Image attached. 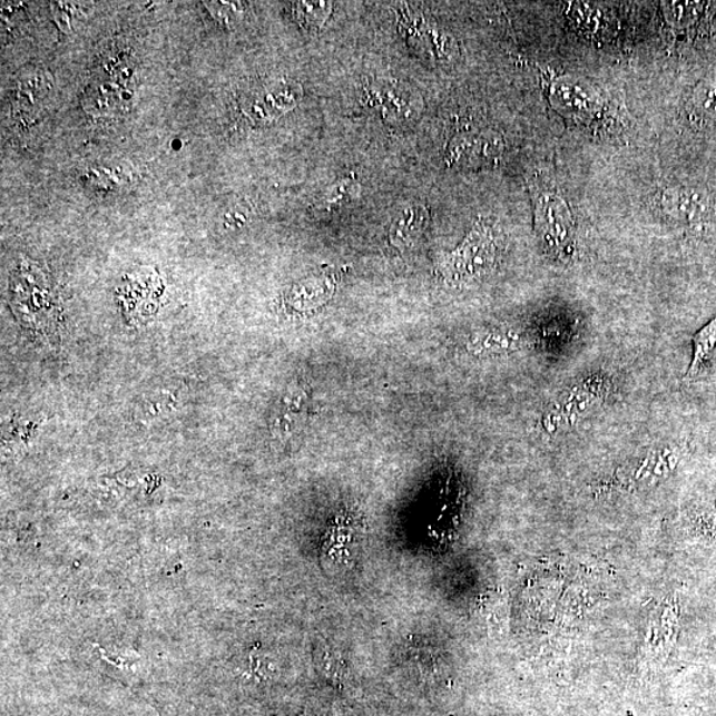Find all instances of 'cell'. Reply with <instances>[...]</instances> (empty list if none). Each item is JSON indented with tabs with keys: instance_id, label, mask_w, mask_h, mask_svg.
I'll return each instance as SVG.
<instances>
[{
	"instance_id": "7",
	"label": "cell",
	"mask_w": 716,
	"mask_h": 716,
	"mask_svg": "<svg viewBox=\"0 0 716 716\" xmlns=\"http://www.w3.org/2000/svg\"><path fill=\"white\" fill-rule=\"evenodd\" d=\"M503 151L504 141L497 134L463 131L451 140L444 161L450 168H474L496 164Z\"/></svg>"
},
{
	"instance_id": "5",
	"label": "cell",
	"mask_w": 716,
	"mask_h": 716,
	"mask_svg": "<svg viewBox=\"0 0 716 716\" xmlns=\"http://www.w3.org/2000/svg\"><path fill=\"white\" fill-rule=\"evenodd\" d=\"M302 97L303 89L297 82L275 81L248 95L242 102V110L253 122H273L296 108Z\"/></svg>"
},
{
	"instance_id": "17",
	"label": "cell",
	"mask_w": 716,
	"mask_h": 716,
	"mask_svg": "<svg viewBox=\"0 0 716 716\" xmlns=\"http://www.w3.org/2000/svg\"><path fill=\"white\" fill-rule=\"evenodd\" d=\"M333 281H320L316 284H301L292 288L290 295L291 307L311 308L310 302L322 303L332 294Z\"/></svg>"
},
{
	"instance_id": "20",
	"label": "cell",
	"mask_w": 716,
	"mask_h": 716,
	"mask_svg": "<svg viewBox=\"0 0 716 716\" xmlns=\"http://www.w3.org/2000/svg\"><path fill=\"white\" fill-rule=\"evenodd\" d=\"M88 7L82 3L73 2H53L52 12L55 20L59 24L60 29L65 32H72L75 29V22H81L82 19L87 18Z\"/></svg>"
},
{
	"instance_id": "9",
	"label": "cell",
	"mask_w": 716,
	"mask_h": 716,
	"mask_svg": "<svg viewBox=\"0 0 716 716\" xmlns=\"http://www.w3.org/2000/svg\"><path fill=\"white\" fill-rule=\"evenodd\" d=\"M716 3L707 2H674L664 3L663 11L666 24L677 35L686 38L704 31L710 23L712 12Z\"/></svg>"
},
{
	"instance_id": "14",
	"label": "cell",
	"mask_w": 716,
	"mask_h": 716,
	"mask_svg": "<svg viewBox=\"0 0 716 716\" xmlns=\"http://www.w3.org/2000/svg\"><path fill=\"white\" fill-rule=\"evenodd\" d=\"M716 347V316L704 328L695 333L693 339V360L685 375L686 381H692L704 370L705 364L713 356Z\"/></svg>"
},
{
	"instance_id": "1",
	"label": "cell",
	"mask_w": 716,
	"mask_h": 716,
	"mask_svg": "<svg viewBox=\"0 0 716 716\" xmlns=\"http://www.w3.org/2000/svg\"><path fill=\"white\" fill-rule=\"evenodd\" d=\"M534 232L549 256L560 261L573 258L577 225L571 204L560 187L543 174L531 180Z\"/></svg>"
},
{
	"instance_id": "13",
	"label": "cell",
	"mask_w": 716,
	"mask_h": 716,
	"mask_svg": "<svg viewBox=\"0 0 716 716\" xmlns=\"http://www.w3.org/2000/svg\"><path fill=\"white\" fill-rule=\"evenodd\" d=\"M178 393L171 389L151 392L137 406L136 419L141 423H151L176 412Z\"/></svg>"
},
{
	"instance_id": "15",
	"label": "cell",
	"mask_w": 716,
	"mask_h": 716,
	"mask_svg": "<svg viewBox=\"0 0 716 716\" xmlns=\"http://www.w3.org/2000/svg\"><path fill=\"white\" fill-rule=\"evenodd\" d=\"M690 116L698 122L716 121V71L695 90L692 97Z\"/></svg>"
},
{
	"instance_id": "12",
	"label": "cell",
	"mask_w": 716,
	"mask_h": 716,
	"mask_svg": "<svg viewBox=\"0 0 716 716\" xmlns=\"http://www.w3.org/2000/svg\"><path fill=\"white\" fill-rule=\"evenodd\" d=\"M307 408V393L303 388L291 389L284 395L281 408L271 422V431L279 437H290L295 433L303 422V414Z\"/></svg>"
},
{
	"instance_id": "11",
	"label": "cell",
	"mask_w": 716,
	"mask_h": 716,
	"mask_svg": "<svg viewBox=\"0 0 716 716\" xmlns=\"http://www.w3.org/2000/svg\"><path fill=\"white\" fill-rule=\"evenodd\" d=\"M52 92V78L46 71L24 73L12 89V104L18 112H23L31 120L48 96Z\"/></svg>"
},
{
	"instance_id": "4",
	"label": "cell",
	"mask_w": 716,
	"mask_h": 716,
	"mask_svg": "<svg viewBox=\"0 0 716 716\" xmlns=\"http://www.w3.org/2000/svg\"><path fill=\"white\" fill-rule=\"evenodd\" d=\"M653 202L663 217L677 225L700 227L713 215L710 198L690 186L665 187Z\"/></svg>"
},
{
	"instance_id": "19",
	"label": "cell",
	"mask_w": 716,
	"mask_h": 716,
	"mask_svg": "<svg viewBox=\"0 0 716 716\" xmlns=\"http://www.w3.org/2000/svg\"><path fill=\"white\" fill-rule=\"evenodd\" d=\"M205 6L215 22L227 31H233L239 24L245 12V6L241 2H205Z\"/></svg>"
},
{
	"instance_id": "2",
	"label": "cell",
	"mask_w": 716,
	"mask_h": 716,
	"mask_svg": "<svg viewBox=\"0 0 716 716\" xmlns=\"http://www.w3.org/2000/svg\"><path fill=\"white\" fill-rule=\"evenodd\" d=\"M549 106L566 120L587 129H608L616 122L608 102L594 86L568 75L543 76Z\"/></svg>"
},
{
	"instance_id": "3",
	"label": "cell",
	"mask_w": 716,
	"mask_h": 716,
	"mask_svg": "<svg viewBox=\"0 0 716 716\" xmlns=\"http://www.w3.org/2000/svg\"><path fill=\"white\" fill-rule=\"evenodd\" d=\"M498 245L491 227L478 224L471 229L462 245L443 263V276L453 283L477 279L496 266Z\"/></svg>"
},
{
	"instance_id": "10",
	"label": "cell",
	"mask_w": 716,
	"mask_h": 716,
	"mask_svg": "<svg viewBox=\"0 0 716 716\" xmlns=\"http://www.w3.org/2000/svg\"><path fill=\"white\" fill-rule=\"evenodd\" d=\"M429 210L420 202L402 207L389 227L388 239L391 246L398 249L412 247L426 228Z\"/></svg>"
},
{
	"instance_id": "18",
	"label": "cell",
	"mask_w": 716,
	"mask_h": 716,
	"mask_svg": "<svg viewBox=\"0 0 716 716\" xmlns=\"http://www.w3.org/2000/svg\"><path fill=\"white\" fill-rule=\"evenodd\" d=\"M361 186L353 177H345L337 180L332 185L328 190L324 193L322 206L325 212L335 210V208L343 207L350 204L351 200L360 196Z\"/></svg>"
},
{
	"instance_id": "6",
	"label": "cell",
	"mask_w": 716,
	"mask_h": 716,
	"mask_svg": "<svg viewBox=\"0 0 716 716\" xmlns=\"http://www.w3.org/2000/svg\"><path fill=\"white\" fill-rule=\"evenodd\" d=\"M363 102L379 108L384 120L391 124H409L420 115V97L405 86L392 81H373L364 87Z\"/></svg>"
},
{
	"instance_id": "8",
	"label": "cell",
	"mask_w": 716,
	"mask_h": 716,
	"mask_svg": "<svg viewBox=\"0 0 716 716\" xmlns=\"http://www.w3.org/2000/svg\"><path fill=\"white\" fill-rule=\"evenodd\" d=\"M135 87L124 86L110 79H101L89 86L85 95V108L89 115L112 116L134 100Z\"/></svg>"
},
{
	"instance_id": "16",
	"label": "cell",
	"mask_w": 716,
	"mask_h": 716,
	"mask_svg": "<svg viewBox=\"0 0 716 716\" xmlns=\"http://www.w3.org/2000/svg\"><path fill=\"white\" fill-rule=\"evenodd\" d=\"M332 9L331 2H297L294 3V16L304 30L316 32L328 20Z\"/></svg>"
}]
</instances>
